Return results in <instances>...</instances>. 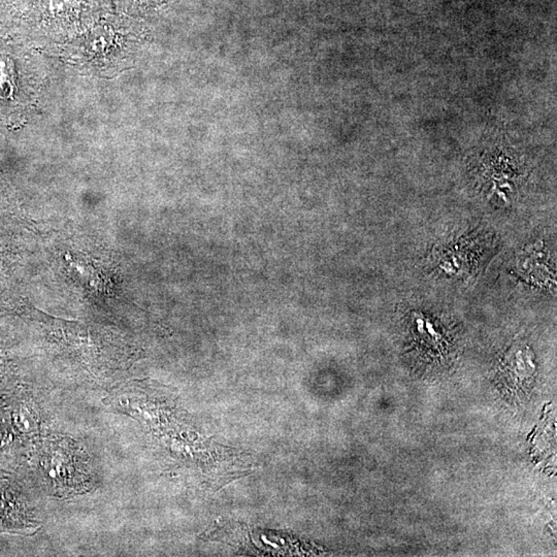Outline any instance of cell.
Here are the masks:
<instances>
[{
  "label": "cell",
  "instance_id": "1",
  "mask_svg": "<svg viewBox=\"0 0 557 557\" xmlns=\"http://www.w3.org/2000/svg\"><path fill=\"white\" fill-rule=\"evenodd\" d=\"M41 464L46 485L55 496L81 494L90 486L86 459L66 441L51 445Z\"/></svg>",
  "mask_w": 557,
  "mask_h": 557
}]
</instances>
